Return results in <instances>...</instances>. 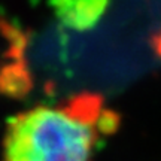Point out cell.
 <instances>
[{
  "mask_svg": "<svg viewBox=\"0 0 161 161\" xmlns=\"http://www.w3.org/2000/svg\"><path fill=\"white\" fill-rule=\"evenodd\" d=\"M152 48H154V51L161 57V30L158 33H155L154 37H152Z\"/></svg>",
  "mask_w": 161,
  "mask_h": 161,
  "instance_id": "3957f363",
  "label": "cell"
},
{
  "mask_svg": "<svg viewBox=\"0 0 161 161\" xmlns=\"http://www.w3.org/2000/svg\"><path fill=\"white\" fill-rule=\"evenodd\" d=\"M118 125V114L97 94L39 104L9 119L3 161H91L98 140Z\"/></svg>",
  "mask_w": 161,
  "mask_h": 161,
  "instance_id": "6da1fadb",
  "label": "cell"
},
{
  "mask_svg": "<svg viewBox=\"0 0 161 161\" xmlns=\"http://www.w3.org/2000/svg\"><path fill=\"white\" fill-rule=\"evenodd\" d=\"M109 3L110 0H49L55 18L75 31L94 29L106 14Z\"/></svg>",
  "mask_w": 161,
  "mask_h": 161,
  "instance_id": "7a4b0ae2",
  "label": "cell"
}]
</instances>
